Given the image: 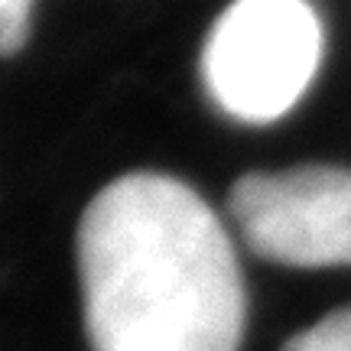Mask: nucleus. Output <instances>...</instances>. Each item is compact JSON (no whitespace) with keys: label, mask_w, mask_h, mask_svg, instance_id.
<instances>
[{"label":"nucleus","mask_w":351,"mask_h":351,"mask_svg":"<svg viewBox=\"0 0 351 351\" xmlns=\"http://www.w3.org/2000/svg\"><path fill=\"white\" fill-rule=\"evenodd\" d=\"M322 59V26L306 0H234L205 43L215 104L244 124L293 111Z\"/></svg>","instance_id":"obj_2"},{"label":"nucleus","mask_w":351,"mask_h":351,"mask_svg":"<svg viewBox=\"0 0 351 351\" xmlns=\"http://www.w3.org/2000/svg\"><path fill=\"white\" fill-rule=\"evenodd\" d=\"M33 0H0V56L13 52L29 39Z\"/></svg>","instance_id":"obj_5"},{"label":"nucleus","mask_w":351,"mask_h":351,"mask_svg":"<svg viewBox=\"0 0 351 351\" xmlns=\"http://www.w3.org/2000/svg\"><path fill=\"white\" fill-rule=\"evenodd\" d=\"M287 351H351V309H339L293 335Z\"/></svg>","instance_id":"obj_4"},{"label":"nucleus","mask_w":351,"mask_h":351,"mask_svg":"<svg viewBox=\"0 0 351 351\" xmlns=\"http://www.w3.org/2000/svg\"><path fill=\"white\" fill-rule=\"evenodd\" d=\"M95 351H238L247 296L221 218L186 182L130 173L78 225Z\"/></svg>","instance_id":"obj_1"},{"label":"nucleus","mask_w":351,"mask_h":351,"mask_svg":"<svg viewBox=\"0 0 351 351\" xmlns=\"http://www.w3.org/2000/svg\"><path fill=\"white\" fill-rule=\"evenodd\" d=\"M231 218L254 254L289 267L351 263V169L251 173L231 189Z\"/></svg>","instance_id":"obj_3"}]
</instances>
